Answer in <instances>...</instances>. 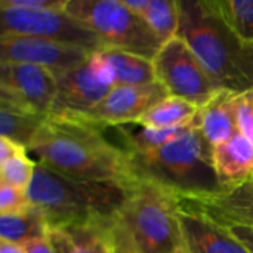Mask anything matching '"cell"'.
Segmentation results:
<instances>
[{
    "instance_id": "cell-10",
    "label": "cell",
    "mask_w": 253,
    "mask_h": 253,
    "mask_svg": "<svg viewBox=\"0 0 253 253\" xmlns=\"http://www.w3.org/2000/svg\"><path fill=\"white\" fill-rule=\"evenodd\" d=\"M56 89V76L47 68L33 64L0 62V102L49 116Z\"/></svg>"
},
{
    "instance_id": "cell-8",
    "label": "cell",
    "mask_w": 253,
    "mask_h": 253,
    "mask_svg": "<svg viewBox=\"0 0 253 253\" xmlns=\"http://www.w3.org/2000/svg\"><path fill=\"white\" fill-rule=\"evenodd\" d=\"M0 36H27L46 39L89 52L104 49V43L67 10L0 9Z\"/></svg>"
},
{
    "instance_id": "cell-14",
    "label": "cell",
    "mask_w": 253,
    "mask_h": 253,
    "mask_svg": "<svg viewBox=\"0 0 253 253\" xmlns=\"http://www.w3.org/2000/svg\"><path fill=\"white\" fill-rule=\"evenodd\" d=\"M179 202L224 227L239 225L253 230V181L213 197L179 199Z\"/></svg>"
},
{
    "instance_id": "cell-27",
    "label": "cell",
    "mask_w": 253,
    "mask_h": 253,
    "mask_svg": "<svg viewBox=\"0 0 253 253\" xmlns=\"http://www.w3.org/2000/svg\"><path fill=\"white\" fill-rule=\"evenodd\" d=\"M234 111L239 132L253 144V89L236 93Z\"/></svg>"
},
{
    "instance_id": "cell-34",
    "label": "cell",
    "mask_w": 253,
    "mask_h": 253,
    "mask_svg": "<svg viewBox=\"0 0 253 253\" xmlns=\"http://www.w3.org/2000/svg\"><path fill=\"white\" fill-rule=\"evenodd\" d=\"M179 253H187V252H185V251H184V249H182V251H181V252H179Z\"/></svg>"
},
{
    "instance_id": "cell-9",
    "label": "cell",
    "mask_w": 253,
    "mask_h": 253,
    "mask_svg": "<svg viewBox=\"0 0 253 253\" xmlns=\"http://www.w3.org/2000/svg\"><path fill=\"white\" fill-rule=\"evenodd\" d=\"M58 89L52 116L82 117L92 111L116 86L114 73L101 52L56 77Z\"/></svg>"
},
{
    "instance_id": "cell-21",
    "label": "cell",
    "mask_w": 253,
    "mask_h": 253,
    "mask_svg": "<svg viewBox=\"0 0 253 253\" xmlns=\"http://www.w3.org/2000/svg\"><path fill=\"white\" fill-rule=\"evenodd\" d=\"M197 125V116L193 122L175 126V127H166V129H148V127H141L138 130H130L127 126H117V133L120 135L122 139V147L129 151V153H144V151H151L156 148H160L170 141L176 139L178 136L184 135L188 132L191 127Z\"/></svg>"
},
{
    "instance_id": "cell-12",
    "label": "cell",
    "mask_w": 253,
    "mask_h": 253,
    "mask_svg": "<svg viewBox=\"0 0 253 253\" xmlns=\"http://www.w3.org/2000/svg\"><path fill=\"white\" fill-rule=\"evenodd\" d=\"M93 52L46 39L0 36V62L33 64L52 71L56 77L83 64Z\"/></svg>"
},
{
    "instance_id": "cell-4",
    "label": "cell",
    "mask_w": 253,
    "mask_h": 253,
    "mask_svg": "<svg viewBox=\"0 0 253 253\" xmlns=\"http://www.w3.org/2000/svg\"><path fill=\"white\" fill-rule=\"evenodd\" d=\"M127 154L138 181L156 184L179 199H206L225 191L213 168V147L199 125L160 148Z\"/></svg>"
},
{
    "instance_id": "cell-33",
    "label": "cell",
    "mask_w": 253,
    "mask_h": 253,
    "mask_svg": "<svg viewBox=\"0 0 253 253\" xmlns=\"http://www.w3.org/2000/svg\"><path fill=\"white\" fill-rule=\"evenodd\" d=\"M0 253H25V251L19 245H13V243L0 240Z\"/></svg>"
},
{
    "instance_id": "cell-29",
    "label": "cell",
    "mask_w": 253,
    "mask_h": 253,
    "mask_svg": "<svg viewBox=\"0 0 253 253\" xmlns=\"http://www.w3.org/2000/svg\"><path fill=\"white\" fill-rule=\"evenodd\" d=\"M111 245H113V253H141L117 219L111 227Z\"/></svg>"
},
{
    "instance_id": "cell-19",
    "label": "cell",
    "mask_w": 253,
    "mask_h": 253,
    "mask_svg": "<svg viewBox=\"0 0 253 253\" xmlns=\"http://www.w3.org/2000/svg\"><path fill=\"white\" fill-rule=\"evenodd\" d=\"M47 231L46 218L36 206L21 213L0 215V240L22 246L33 239L46 237Z\"/></svg>"
},
{
    "instance_id": "cell-6",
    "label": "cell",
    "mask_w": 253,
    "mask_h": 253,
    "mask_svg": "<svg viewBox=\"0 0 253 253\" xmlns=\"http://www.w3.org/2000/svg\"><path fill=\"white\" fill-rule=\"evenodd\" d=\"M65 10L89 28L105 47L153 59L163 43L123 0H68Z\"/></svg>"
},
{
    "instance_id": "cell-1",
    "label": "cell",
    "mask_w": 253,
    "mask_h": 253,
    "mask_svg": "<svg viewBox=\"0 0 253 253\" xmlns=\"http://www.w3.org/2000/svg\"><path fill=\"white\" fill-rule=\"evenodd\" d=\"M37 163L65 176L130 190L139 182L127 151L110 142L105 129L77 117L49 114L28 147Z\"/></svg>"
},
{
    "instance_id": "cell-13",
    "label": "cell",
    "mask_w": 253,
    "mask_h": 253,
    "mask_svg": "<svg viewBox=\"0 0 253 253\" xmlns=\"http://www.w3.org/2000/svg\"><path fill=\"white\" fill-rule=\"evenodd\" d=\"M179 225L187 253H251L231 231L179 202Z\"/></svg>"
},
{
    "instance_id": "cell-5",
    "label": "cell",
    "mask_w": 253,
    "mask_h": 253,
    "mask_svg": "<svg viewBox=\"0 0 253 253\" xmlns=\"http://www.w3.org/2000/svg\"><path fill=\"white\" fill-rule=\"evenodd\" d=\"M179 211L173 193L139 181L129 190L117 221L141 253H179L184 249Z\"/></svg>"
},
{
    "instance_id": "cell-20",
    "label": "cell",
    "mask_w": 253,
    "mask_h": 253,
    "mask_svg": "<svg viewBox=\"0 0 253 253\" xmlns=\"http://www.w3.org/2000/svg\"><path fill=\"white\" fill-rule=\"evenodd\" d=\"M199 107L187 99L169 95L150 111H147L135 125L148 129H166L190 123L196 119Z\"/></svg>"
},
{
    "instance_id": "cell-18",
    "label": "cell",
    "mask_w": 253,
    "mask_h": 253,
    "mask_svg": "<svg viewBox=\"0 0 253 253\" xmlns=\"http://www.w3.org/2000/svg\"><path fill=\"white\" fill-rule=\"evenodd\" d=\"M46 119L47 116L36 114L7 102H0V136L28 150Z\"/></svg>"
},
{
    "instance_id": "cell-16",
    "label": "cell",
    "mask_w": 253,
    "mask_h": 253,
    "mask_svg": "<svg viewBox=\"0 0 253 253\" xmlns=\"http://www.w3.org/2000/svg\"><path fill=\"white\" fill-rule=\"evenodd\" d=\"M234 96L236 93L233 92L219 90L197 113L199 129L212 147H216L239 133Z\"/></svg>"
},
{
    "instance_id": "cell-15",
    "label": "cell",
    "mask_w": 253,
    "mask_h": 253,
    "mask_svg": "<svg viewBox=\"0 0 253 253\" xmlns=\"http://www.w3.org/2000/svg\"><path fill=\"white\" fill-rule=\"evenodd\" d=\"M213 168L225 191L253 181V144L240 132L213 147Z\"/></svg>"
},
{
    "instance_id": "cell-3",
    "label": "cell",
    "mask_w": 253,
    "mask_h": 253,
    "mask_svg": "<svg viewBox=\"0 0 253 253\" xmlns=\"http://www.w3.org/2000/svg\"><path fill=\"white\" fill-rule=\"evenodd\" d=\"M28 197L46 218L49 230L111 224L129 190L108 182L82 181L37 163Z\"/></svg>"
},
{
    "instance_id": "cell-22",
    "label": "cell",
    "mask_w": 253,
    "mask_h": 253,
    "mask_svg": "<svg viewBox=\"0 0 253 253\" xmlns=\"http://www.w3.org/2000/svg\"><path fill=\"white\" fill-rule=\"evenodd\" d=\"M139 16L165 44L178 36L181 25L179 0H147Z\"/></svg>"
},
{
    "instance_id": "cell-24",
    "label": "cell",
    "mask_w": 253,
    "mask_h": 253,
    "mask_svg": "<svg viewBox=\"0 0 253 253\" xmlns=\"http://www.w3.org/2000/svg\"><path fill=\"white\" fill-rule=\"evenodd\" d=\"M219 15L233 33L253 44V0H213Z\"/></svg>"
},
{
    "instance_id": "cell-31",
    "label": "cell",
    "mask_w": 253,
    "mask_h": 253,
    "mask_svg": "<svg viewBox=\"0 0 253 253\" xmlns=\"http://www.w3.org/2000/svg\"><path fill=\"white\" fill-rule=\"evenodd\" d=\"M22 249L25 253H56L55 249L52 248L47 236L46 237H39V239H33L27 243L22 245Z\"/></svg>"
},
{
    "instance_id": "cell-28",
    "label": "cell",
    "mask_w": 253,
    "mask_h": 253,
    "mask_svg": "<svg viewBox=\"0 0 253 253\" xmlns=\"http://www.w3.org/2000/svg\"><path fill=\"white\" fill-rule=\"evenodd\" d=\"M68 0H0V9L15 7L27 10H65Z\"/></svg>"
},
{
    "instance_id": "cell-30",
    "label": "cell",
    "mask_w": 253,
    "mask_h": 253,
    "mask_svg": "<svg viewBox=\"0 0 253 253\" xmlns=\"http://www.w3.org/2000/svg\"><path fill=\"white\" fill-rule=\"evenodd\" d=\"M22 153H28V150L22 145H18L16 142L7 139V138H1L0 136V163L7 162L9 159L22 154Z\"/></svg>"
},
{
    "instance_id": "cell-17",
    "label": "cell",
    "mask_w": 253,
    "mask_h": 253,
    "mask_svg": "<svg viewBox=\"0 0 253 253\" xmlns=\"http://www.w3.org/2000/svg\"><path fill=\"white\" fill-rule=\"evenodd\" d=\"M99 52L114 73L116 86H141L157 82L153 59L114 47H104Z\"/></svg>"
},
{
    "instance_id": "cell-2",
    "label": "cell",
    "mask_w": 253,
    "mask_h": 253,
    "mask_svg": "<svg viewBox=\"0 0 253 253\" xmlns=\"http://www.w3.org/2000/svg\"><path fill=\"white\" fill-rule=\"evenodd\" d=\"M178 36L194 50L221 90L253 89V44L240 40L219 15L213 0H179Z\"/></svg>"
},
{
    "instance_id": "cell-23",
    "label": "cell",
    "mask_w": 253,
    "mask_h": 253,
    "mask_svg": "<svg viewBox=\"0 0 253 253\" xmlns=\"http://www.w3.org/2000/svg\"><path fill=\"white\" fill-rule=\"evenodd\" d=\"M111 224H93L65 228L73 243V253H113Z\"/></svg>"
},
{
    "instance_id": "cell-26",
    "label": "cell",
    "mask_w": 253,
    "mask_h": 253,
    "mask_svg": "<svg viewBox=\"0 0 253 253\" xmlns=\"http://www.w3.org/2000/svg\"><path fill=\"white\" fill-rule=\"evenodd\" d=\"M31 206L27 191L0 182V215L21 213Z\"/></svg>"
},
{
    "instance_id": "cell-25",
    "label": "cell",
    "mask_w": 253,
    "mask_h": 253,
    "mask_svg": "<svg viewBox=\"0 0 253 253\" xmlns=\"http://www.w3.org/2000/svg\"><path fill=\"white\" fill-rule=\"evenodd\" d=\"M36 166L37 162L31 160L27 153L18 154L7 162L0 163V182L28 191L36 172Z\"/></svg>"
},
{
    "instance_id": "cell-11",
    "label": "cell",
    "mask_w": 253,
    "mask_h": 253,
    "mask_svg": "<svg viewBox=\"0 0 253 253\" xmlns=\"http://www.w3.org/2000/svg\"><path fill=\"white\" fill-rule=\"evenodd\" d=\"M169 96L168 89L159 83L141 86H114L110 93L87 114L77 117L102 129L135 125L156 104Z\"/></svg>"
},
{
    "instance_id": "cell-7",
    "label": "cell",
    "mask_w": 253,
    "mask_h": 253,
    "mask_svg": "<svg viewBox=\"0 0 253 253\" xmlns=\"http://www.w3.org/2000/svg\"><path fill=\"white\" fill-rule=\"evenodd\" d=\"M156 79L169 95L202 108L221 89L215 84L194 50L179 36L166 42L153 58Z\"/></svg>"
},
{
    "instance_id": "cell-32",
    "label": "cell",
    "mask_w": 253,
    "mask_h": 253,
    "mask_svg": "<svg viewBox=\"0 0 253 253\" xmlns=\"http://www.w3.org/2000/svg\"><path fill=\"white\" fill-rule=\"evenodd\" d=\"M231 234L249 251L253 253V230L252 228H248V227H239V225H231V227H227Z\"/></svg>"
}]
</instances>
